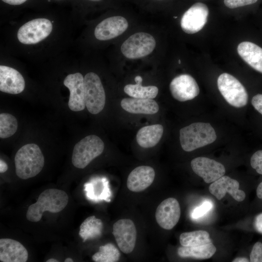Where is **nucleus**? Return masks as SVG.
Here are the masks:
<instances>
[{"instance_id": "obj_1", "label": "nucleus", "mask_w": 262, "mask_h": 262, "mask_svg": "<svg viewBox=\"0 0 262 262\" xmlns=\"http://www.w3.org/2000/svg\"><path fill=\"white\" fill-rule=\"evenodd\" d=\"M68 202V195L64 191L57 189H46L40 194L35 203L29 206L26 218L31 222H38L45 212L59 213L65 208Z\"/></svg>"}, {"instance_id": "obj_2", "label": "nucleus", "mask_w": 262, "mask_h": 262, "mask_svg": "<svg viewBox=\"0 0 262 262\" xmlns=\"http://www.w3.org/2000/svg\"><path fill=\"white\" fill-rule=\"evenodd\" d=\"M44 163V157L39 146L33 143L27 144L16 154V174L23 180L34 177L42 170Z\"/></svg>"}, {"instance_id": "obj_3", "label": "nucleus", "mask_w": 262, "mask_h": 262, "mask_svg": "<svg viewBox=\"0 0 262 262\" xmlns=\"http://www.w3.org/2000/svg\"><path fill=\"white\" fill-rule=\"evenodd\" d=\"M216 134L208 123L197 122L182 128L180 131V140L182 148L190 152L213 143Z\"/></svg>"}, {"instance_id": "obj_4", "label": "nucleus", "mask_w": 262, "mask_h": 262, "mask_svg": "<svg viewBox=\"0 0 262 262\" xmlns=\"http://www.w3.org/2000/svg\"><path fill=\"white\" fill-rule=\"evenodd\" d=\"M53 29V22L49 19L35 18L28 21L18 28L16 38L22 45H37L48 38Z\"/></svg>"}, {"instance_id": "obj_5", "label": "nucleus", "mask_w": 262, "mask_h": 262, "mask_svg": "<svg viewBox=\"0 0 262 262\" xmlns=\"http://www.w3.org/2000/svg\"><path fill=\"white\" fill-rule=\"evenodd\" d=\"M104 148V144L99 137L93 134L88 135L75 145L72 155V164L78 168H84L103 152Z\"/></svg>"}, {"instance_id": "obj_6", "label": "nucleus", "mask_w": 262, "mask_h": 262, "mask_svg": "<svg viewBox=\"0 0 262 262\" xmlns=\"http://www.w3.org/2000/svg\"><path fill=\"white\" fill-rule=\"evenodd\" d=\"M84 85L85 106L90 113L98 114L103 109L106 101L101 80L95 73L88 72L84 77Z\"/></svg>"}, {"instance_id": "obj_7", "label": "nucleus", "mask_w": 262, "mask_h": 262, "mask_svg": "<svg viewBox=\"0 0 262 262\" xmlns=\"http://www.w3.org/2000/svg\"><path fill=\"white\" fill-rule=\"evenodd\" d=\"M218 89L225 100L230 105L240 108L246 106L248 94L245 87L234 76L224 73L217 79Z\"/></svg>"}, {"instance_id": "obj_8", "label": "nucleus", "mask_w": 262, "mask_h": 262, "mask_svg": "<svg viewBox=\"0 0 262 262\" xmlns=\"http://www.w3.org/2000/svg\"><path fill=\"white\" fill-rule=\"evenodd\" d=\"M156 47V41L151 34L136 33L130 36L121 46L123 55L131 59L144 57L150 54Z\"/></svg>"}, {"instance_id": "obj_9", "label": "nucleus", "mask_w": 262, "mask_h": 262, "mask_svg": "<svg viewBox=\"0 0 262 262\" xmlns=\"http://www.w3.org/2000/svg\"><path fill=\"white\" fill-rule=\"evenodd\" d=\"M112 233L120 250L125 254L134 249L137 238V231L133 222L129 219H122L115 222Z\"/></svg>"}, {"instance_id": "obj_10", "label": "nucleus", "mask_w": 262, "mask_h": 262, "mask_svg": "<svg viewBox=\"0 0 262 262\" xmlns=\"http://www.w3.org/2000/svg\"><path fill=\"white\" fill-rule=\"evenodd\" d=\"M208 15L209 9L206 4L201 2L195 3L184 13L181 18L182 30L188 34L199 32L206 24Z\"/></svg>"}, {"instance_id": "obj_11", "label": "nucleus", "mask_w": 262, "mask_h": 262, "mask_svg": "<svg viewBox=\"0 0 262 262\" xmlns=\"http://www.w3.org/2000/svg\"><path fill=\"white\" fill-rule=\"evenodd\" d=\"M63 83L70 92L68 102L69 109L74 112L84 110L86 106L82 75L80 72L69 74L65 77Z\"/></svg>"}, {"instance_id": "obj_12", "label": "nucleus", "mask_w": 262, "mask_h": 262, "mask_svg": "<svg viewBox=\"0 0 262 262\" xmlns=\"http://www.w3.org/2000/svg\"><path fill=\"white\" fill-rule=\"evenodd\" d=\"M169 89L173 97L182 102L191 100L199 93V88L196 80L187 74L174 78L170 83Z\"/></svg>"}, {"instance_id": "obj_13", "label": "nucleus", "mask_w": 262, "mask_h": 262, "mask_svg": "<svg viewBox=\"0 0 262 262\" xmlns=\"http://www.w3.org/2000/svg\"><path fill=\"white\" fill-rule=\"evenodd\" d=\"M191 166L193 171L207 183L215 181L224 176L226 172L225 168L222 164L204 157L193 159Z\"/></svg>"}, {"instance_id": "obj_14", "label": "nucleus", "mask_w": 262, "mask_h": 262, "mask_svg": "<svg viewBox=\"0 0 262 262\" xmlns=\"http://www.w3.org/2000/svg\"><path fill=\"white\" fill-rule=\"evenodd\" d=\"M180 216V208L178 201L169 197L163 200L157 207L155 218L157 223L164 229H172Z\"/></svg>"}, {"instance_id": "obj_15", "label": "nucleus", "mask_w": 262, "mask_h": 262, "mask_svg": "<svg viewBox=\"0 0 262 262\" xmlns=\"http://www.w3.org/2000/svg\"><path fill=\"white\" fill-rule=\"evenodd\" d=\"M128 27V21L124 17H109L104 19L97 25L94 30V35L98 40H109L122 34Z\"/></svg>"}, {"instance_id": "obj_16", "label": "nucleus", "mask_w": 262, "mask_h": 262, "mask_svg": "<svg viewBox=\"0 0 262 262\" xmlns=\"http://www.w3.org/2000/svg\"><path fill=\"white\" fill-rule=\"evenodd\" d=\"M239 186L237 180L224 175L212 182L209 187V190L218 200L222 199L228 193L235 200L241 202L245 200L246 194L244 191L239 189Z\"/></svg>"}, {"instance_id": "obj_17", "label": "nucleus", "mask_w": 262, "mask_h": 262, "mask_svg": "<svg viewBox=\"0 0 262 262\" xmlns=\"http://www.w3.org/2000/svg\"><path fill=\"white\" fill-rule=\"evenodd\" d=\"M25 87V80L16 69L10 66H0V91L11 94H18Z\"/></svg>"}, {"instance_id": "obj_18", "label": "nucleus", "mask_w": 262, "mask_h": 262, "mask_svg": "<svg viewBox=\"0 0 262 262\" xmlns=\"http://www.w3.org/2000/svg\"><path fill=\"white\" fill-rule=\"evenodd\" d=\"M155 173L149 166H139L130 173L127 180V186L131 191L140 192L148 188L154 181Z\"/></svg>"}, {"instance_id": "obj_19", "label": "nucleus", "mask_w": 262, "mask_h": 262, "mask_svg": "<svg viewBox=\"0 0 262 262\" xmlns=\"http://www.w3.org/2000/svg\"><path fill=\"white\" fill-rule=\"evenodd\" d=\"M28 258L26 248L20 242L9 238L0 239V261L26 262Z\"/></svg>"}, {"instance_id": "obj_20", "label": "nucleus", "mask_w": 262, "mask_h": 262, "mask_svg": "<svg viewBox=\"0 0 262 262\" xmlns=\"http://www.w3.org/2000/svg\"><path fill=\"white\" fill-rule=\"evenodd\" d=\"M120 105L127 112L134 114L152 115L159 109L158 103L153 99L126 98L121 100Z\"/></svg>"}, {"instance_id": "obj_21", "label": "nucleus", "mask_w": 262, "mask_h": 262, "mask_svg": "<svg viewBox=\"0 0 262 262\" xmlns=\"http://www.w3.org/2000/svg\"><path fill=\"white\" fill-rule=\"evenodd\" d=\"M237 51L246 63L262 73V48L253 43L245 41L239 44Z\"/></svg>"}, {"instance_id": "obj_22", "label": "nucleus", "mask_w": 262, "mask_h": 262, "mask_svg": "<svg viewBox=\"0 0 262 262\" xmlns=\"http://www.w3.org/2000/svg\"><path fill=\"white\" fill-rule=\"evenodd\" d=\"M164 132L161 124L146 126L139 130L136 134V141L143 148H150L155 146L161 140Z\"/></svg>"}, {"instance_id": "obj_23", "label": "nucleus", "mask_w": 262, "mask_h": 262, "mask_svg": "<svg viewBox=\"0 0 262 262\" xmlns=\"http://www.w3.org/2000/svg\"><path fill=\"white\" fill-rule=\"evenodd\" d=\"M136 84H129L125 86L124 92L129 96L142 99H153L158 94L159 89L153 85L142 86V78L140 76L135 77Z\"/></svg>"}, {"instance_id": "obj_24", "label": "nucleus", "mask_w": 262, "mask_h": 262, "mask_svg": "<svg viewBox=\"0 0 262 262\" xmlns=\"http://www.w3.org/2000/svg\"><path fill=\"white\" fill-rule=\"evenodd\" d=\"M87 197L92 200L98 201L104 200L110 201L111 192L108 181L105 179L101 180H94L84 185Z\"/></svg>"}, {"instance_id": "obj_25", "label": "nucleus", "mask_w": 262, "mask_h": 262, "mask_svg": "<svg viewBox=\"0 0 262 262\" xmlns=\"http://www.w3.org/2000/svg\"><path fill=\"white\" fill-rule=\"evenodd\" d=\"M216 248L212 242L196 246L179 247L178 254L181 258H192L196 259H208L215 253Z\"/></svg>"}, {"instance_id": "obj_26", "label": "nucleus", "mask_w": 262, "mask_h": 262, "mask_svg": "<svg viewBox=\"0 0 262 262\" xmlns=\"http://www.w3.org/2000/svg\"><path fill=\"white\" fill-rule=\"evenodd\" d=\"M103 228L102 221L94 215L86 218L80 227L79 234L83 242L97 238L102 234Z\"/></svg>"}, {"instance_id": "obj_27", "label": "nucleus", "mask_w": 262, "mask_h": 262, "mask_svg": "<svg viewBox=\"0 0 262 262\" xmlns=\"http://www.w3.org/2000/svg\"><path fill=\"white\" fill-rule=\"evenodd\" d=\"M180 242L182 246H196L210 243L212 241L208 232L198 230L182 233L180 236Z\"/></svg>"}, {"instance_id": "obj_28", "label": "nucleus", "mask_w": 262, "mask_h": 262, "mask_svg": "<svg viewBox=\"0 0 262 262\" xmlns=\"http://www.w3.org/2000/svg\"><path fill=\"white\" fill-rule=\"evenodd\" d=\"M120 257L118 248L114 244L108 243L101 246L99 251L92 256V259L95 262H116Z\"/></svg>"}, {"instance_id": "obj_29", "label": "nucleus", "mask_w": 262, "mask_h": 262, "mask_svg": "<svg viewBox=\"0 0 262 262\" xmlns=\"http://www.w3.org/2000/svg\"><path fill=\"white\" fill-rule=\"evenodd\" d=\"M16 118L8 113L0 114V137L7 138L14 135L17 129Z\"/></svg>"}, {"instance_id": "obj_30", "label": "nucleus", "mask_w": 262, "mask_h": 262, "mask_svg": "<svg viewBox=\"0 0 262 262\" xmlns=\"http://www.w3.org/2000/svg\"><path fill=\"white\" fill-rule=\"evenodd\" d=\"M250 165L256 172L262 175V150L256 151L250 158Z\"/></svg>"}, {"instance_id": "obj_31", "label": "nucleus", "mask_w": 262, "mask_h": 262, "mask_svg": "<svg viewBox=\"0 0 262 262\" xmlns=\"http://www.w3.org/2000/svg\"><path fill=\"white\" fill-rule=\"evenodd\" d=\"M251 262H262V242H256L252 246L249 255Z\"/></svg>"}, {"instance_id": "obj_32", "label": "nucleus", "mask_w": 262, "mask_h": 262, "mask_svg": "<svg viewBox=\"0 0 262 262\" xmlns=\"http://www.w3.org/2000/svg\"><path fill=\"white\" fill-rule=\"evenodd\" d=\"M213 207L212 203L208 201H204L200 206L194 209L192 217L194 219L199 218L206 214Z\"/></svg>"}, {"instance_id": "obj_33", "label": "nucleus", "mask_w": 262, "mask_h": 262, "mask_svg": "<svg viewBox=\"0 0 262 262\" xmlns=\"http://www.w3.org/2000/svg\"><path fill=\"white\" fill-rule=\"evenodd\" d=\"M258 0H224L225 5L228 8L233 9L252 4Z\"/></svg>"}, {"instance_id": "obj_34", "label": "nucleus", "mask_w": 262, "mask_h": 262, "mask_svg": "<svg viewBox=\"0 0 262 262\" xmlns=\"http://www.w3.org/2000/svg\"><path fill=\"white\" fill-rule=\"evenodd\" d=\"M253 226L256 232L262 234V212L255 216L253 222Z\"/></svg>"}, {"instance_id": "obj_35", "label": "nucleus", "mask_w": 262, "mask_h": 262, "mask_svg": "<svg viewBox=\"0 0 262 262\" xmlns=\"http://www.w3.org/2000/svg\"><path fill=\"white\" fill-rule=\"evenodd\" d=\"M251 103L254 108L262 115V94H258L254 96Z\"/></svg>"}, {"instance_id": "obj_36", "label": "nucleus", "mask_w": 262, "mask_h": 262, "mask_svg": "<svg viewBox=\"0 0 262 262\" xmlns=\"http://www.w3.org/2000/svg\"><path fill=\"white\" fill-rule=\"evenodd\" d=\"M4 3L10 5H20L25 2L28 0H1Z\"/></svg>"}, {"instance_id": "obj_37", "label": "nucleus", "mask_w": 262, "mask_h": 262, "mask_svg": "<svg viewBox=\"0 0 262 262\" xmlns=\"http://www.w3.org/2000/svg\"><path fill=\"white\" fill-rule=\"evenodd\" d=\"M256 193L258 199L262 201V181L257 185Z\"/></svg>"}, {"instance_id": "obj_38", "label": "nucleus", "mask_w": 262, "mask_h": 262, "mask_svg": "<svg viewBox=\"0 0 262 262\" xmlns=\"http://www.w3.org/2000/svg\"><path fill=\"white\" fill-rule=\"evenodd\" d=\"M8 169V165L2 159L0 160V172L3 173Z\"/></svg>"}, {"instance_id": "obj_39", "label": "nucleus", "mask_w": 262, "mask_h": 262, "mask_svg": "<svg viewBox=\"0 0 262 262\" xmlns=\"http://www.w3.org/2000/svg\"><path fill=\"white\" fill-rule=\"evenodd\" d=\"M233 262H248L249 259L246 257H237L234 259L233 261Z\"/></svg>"}, {"instance_id": "obj_40", "label": "nucleus", "mask_w": 262, "mask_h": 262, "mask_svg": "<svg viewBox=\"0 0 262 262\" xmlns=\"http://www.w3.org/2000/svg\"><path fill=\"white\" fill-rule=\"evenodd\" d=\"M58 262V261H57V260L52 259V258L49 259L46 261V262Z\"/></svg>"}, {"instance_id": "obj_41", "label": "nucleus", "mask_w": 262, "mask_h": 262, "mask_svg": "<svg viewBox=\"0 0 262 262\" xmlns=\"http://www.w3.org/2000/svg\"><path fill=\"white\" fill-rule=\"evenodd\" d=\"M73 262V260L71 258H67L65 260V262Z\"/></svg>"}, {"instance_id": "obj_42", "label": "nucleus", "mask_w": 262, "mask_h": 262, "mask_svg": "<svg viewBox=\"0 0 262 262\" xmlns=\"http://www.w3.org/2000/svg\"><path fill=\"white\" fill-rule=\"evenodd\" d=\"M89 0L97 1H99L100 0Z\"/></svg>"}, {"instance_id": "obj_43", "label": "nucleus", "mask_w": 262, "mask_h": 262, "mask_svg": "<svg viewBox=\"0 0 262 262\" xmlns=\"http://www.w3.org/2000/svg\"><path fill=\"white\" fill-rule=\"evenodd\" d=\"M179 64L180 63V60H179Z\"/></svg>"}, {"instance_id": "obj_44", "label": "nucleus", "mask_w": 262, "mask_h": 262, "mask_svg": "<svg viewBox=\"0 0 262 262\" xmlns=\"http://www.w3.org/2000/svg\"><path fill=\"white\" fill-rule=\"evenodd\" d=\"M177 17V16H174V18H176Z\"/></svg>"}, {"instance_id": "obj_45", "label": "nucleus", "mask_w": 262, "mask_h": 262, "mask_svg": "<svg viewBox=\"0 0 262 262\" xmlns=\"http://www.w3.org/2000/svg\"></svg>"}]
</instances>
